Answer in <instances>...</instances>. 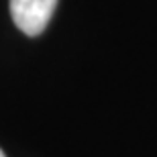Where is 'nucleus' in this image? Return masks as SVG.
Instances as JSON below:
<instances>
[{"label":"nucleus","instance_id":"1","mask_svg":"<svg viewBox=\"0 0 157 157\" xmlns=\"http://www.w3.org/2000/svg\"><path fill=\"white\" fill-rule=\"evenodd\" d=\"M57 0H10V17L25 35L37 37L47 29Z\"/></svg>","mask_w":157,"mask_h":157},{"label":"nucleus","instance_id":"2","mask_svg":"<svg viewBox=\"0 0 157 157\" xmlns=\"http://www.w3.org/2000/svg\"><path fill=\"white\" fill-rule=\"evenodd\" d=\"M0 157H6V155H4V153H2V149H0Z\"/></svg>","mask_w":157,"mask_h":157}]
</instances>
